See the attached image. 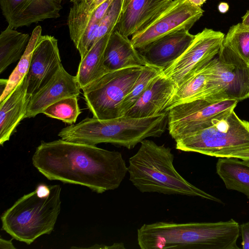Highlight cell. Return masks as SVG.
Segmentation results:
<instances>
[{
    "label": "cell",
    "instance_id": "cell-28",
    "mask_svg": "<svg viewBox=\"0 0 249 249\" xmlns=\"http://www.w3.org/2000/svg\"><path fill=\"white\" fill-rule=\"evenodd\" d=\"M81 113L77 97H70L58 101L48 106L42 112L49 117L70 124L76 122Z\"/></svg>",
    "mask_w": 249,
    "mask_h": 249
},
{
    "label": "cell",
    "instance_id": "cell-34",
    "mask_svg": "<svg viewBox=\"0 0 249 249\" xmlns=\"http://www.w3.org/2000/svg\"><path fill=\"white\" fill-rule=\"evenodd\" d=\"M242 23L247 27H249V9L246 13L242 17Z\"/></svg>",
    "mask_w": 249,
    "mask_h": 249
},
{
    "label": "cell",
    "instance_id": "cell-38",
    "mask_svg": "<svg viewBox=\"0 0 249 249\" xmlns=\"http://www.w3.org/2000/svg\"><path fill=\"white\" fill-rule=\"evenodd\" d=\"M241 160L249 162V154L246 155Z\"/></svg>",
    "mask_w": 249,
    "mask_h": 249
},
{
    "label": "cell",
    "instance_id": "cell-12",
    "mask_svg": "<svg viewBox=\"0 0 249 249\" xmlns=\"http://www.w3.org/2000/svg\"><path fill=\"white\" fill-rule=\"evenodd\" d=\"M62 65L57 39L53 36L41 35L34 51L26 75L28 93L32 96L40 90Z\"/></svg>",
    "mask_w": 249,
    "mask_h": 249
},
{
    "label": "cell",
    "instance_id": "cell-23",
    "mask_svg": "<svg viewBox=\"0 0 249 249\" xmlns=\"http://www.w3.org/2000/svg\"><path fill=\"white\" fill-rule=\"evenodd\" d=\"M28 34L19 32L8 25L0 35V73L19 60L28 44Z\"/></svg>",
    "mask_w": 249,
    "mask_h": 249
},
{
    "label": "cell",
    "instance_id": "cell-29",
    "mask_svg": "<svg viewBox=\"0 0 249 249\" xmlns=\"http://www.w3.org/2000/svg\"><path fill=\"white\" fill-rule=\"evenodd\" d=\"M122 13V0H113L100 22L96 36V42L115 30Z\"/></svg>",
    "mask_w": 249,
    "mask_h": 249
},
{
    "label": "cell",
    "instance_id": "cell-21",
    "mask_svg": "<svg viewBox=\"0 0 249 249\" xmlns=\"http://www.w3.org/2000/svg\"><path fill=\"white\" fill-rule=\"evenodd\" d=\"M111 34L99 39L81 59L75 75L81 89L108 72L104 65V54Z\"/></svg>",
    "mask_w": 249,
    "mask_h": 249
},
{
    "label": "cell",
    "instance_id": "cell-1",
    "mask_svg": "<svg viewBox=\"0 0 249 249\" xmlns=\"http://www.w3.org/2000/svg\"><path fill=\"white\" fill-rule=\"evenodd\" d=\"M32 161L48 180L82 185L98 194L118 188L128 172L120 152L61 139L41 141Z\"/></svg>",
    "mask_w": 249,
    "mask_h": 249
},
{
    "label": "cell",
    "instance_id": "cell-18",
    "mask_svg": "<svg viewBox=\"0 0 249 249\" xmlns=\"http://www.w3.org/2000/svg\"><path fill=\"white\" fill-rule=\"evenodd\" d=\"M26 76L0 104V144L9 141L20 122L24 119L31 96L27 92Z\"/></svg>",
    "mask_w": 249,
    "mask_h": 249
},
{
    "label": "cell",
    "instance_id": "cell-25",
    "mask_svg": "<svg viewBox=\"0 0 249 249\" xmlns=\"http://www.w3.org/2000/svg\"><path fill=\"white\" fill-rule=\"evenodd\" d=\"M156 67L146 64L129 92L125 96L119 107L120 117L125 113L138 101L150 83L162 72Z\"/></svg>",
    "mask_w": 249,
    "mask_h": 249
},
{
    "label": "cell",
    "instance_id": "cell-6",
    "mask_svg": "<svg viewBox=\"0 0 249 249\" xmlns=\"http://www.w3.org/2000/svg\"><path fill=\"white\" fill-rule=\"evenodd\" d=\"M178 150L218 158L242 159L249 154V122L232 110L212 119L203 128L175 140Z\"/></svg>",
    "mask_w": 249,
    "mask_h": 249
},
{
    "label": "cell",
    "instance_id": "cell-30",
    "mask_svg": "<svg viewBox=\"0 0 249 249\" xmlns=\"http://www.w3.org/2000/svg\"><path fill=\"white\" fill-rule=\"evenodd\" d=\"M239 231L242 239V248L249 249V222L240 225Z\"/></svg>",
    "mask_w": 249,
    "mask_h": 249
},
{
    "label": "cell",
    "instance_id": "cell-2",
    "mask_svg": "<svg viewBox=\"0 0 249 249\" xmlns=\"http://www.w3.org/2000/svg\"><path fill=\"white\" fill-rule=\"evenodd\" d=\"M239 225L233 219L217 222H156L137 230L141 249H237Z\"/></svg>",
    "mask_w": 249,
    "mask_h": 249
},
{
    "label": "cell",
    "instance_id": "cell-5",
    "mask_svg": "<svg viewBox=\"0 0 249 249\" xmlns=\"http://www.w3.org/2000/svg\"><path fill=\"white\" fill-rule=\"evenodd\" d=\"M60 185L39 184L1 215V229L18 241L30 245L54 229L60 213Z\"/></svg>",
    "mask_w": 249,
    "mask_h": 249
},
{
    "label": "cell",
    "instance_id": "cell-7",
    "mask_svg": "<svg viewBox=\"0 0 249 249\" xmlns=\"http://www.w3.org/2000/svg\"><path fill=\"white\" fill-rule=\"evenodd\" d=\"M143 67L108 72L82 89L93 117L106 120L120 117L119 107L141 74Z\"/></svg>",
    "mask_w": 249,
    "mask_h": 249
},
{
    "label": "cell",
    "instance_id": "cell-19",
    "mask_svg": "<svg viewBox=\"0 0 249 249\" xmlns=\"http://www.w3.org/2000/svg\"><path fill=\"white\" fill-rule=\"evenodd\" d=\"M146 65L130 39L116 30L111 34L104 54V65L108 72Z\"/></svg>",
    "mask_w": 249,
    "mask_h": 249
},
{
    "label": "cell",
    "instance_id": "cell-17",
    "mask_svg": "<svg viewBox=\"0 0 249 249\" xmlns=\"http://www.w3.org/2000/svg\"><path fill=\"white\" fill-rule=\"evenodd\" d=\"M173 0H132L122 14L115 30L129 37L143 29Z\"/></svg>",
    "mask_w": 249,
    "mask_h": 249
},
{
    "label": "cell",
    "instance_id": "cell-31",
    "mask_svg": "<svg viewBox=\"0 0 249 249\" xmlns=\"http://www.w3.org/2000/svg\"><path fill=\"white\" fill-rule=\"evenodd\" d=\"M0 248L4 249H15L12 242V240H7L0 237Z\"/></svg>",
    "mask_w": 249,
    "mask_h": 249
},
{
    "label": "cell",
    "instance_id": "cell-22",
    "mask_svg": "<svg viewBox=\"0 0 249 249\" xmlns=\"http://www.w3.org/2000/svg\"><path fill=\"white\" fill-rule=\"evenodd\" d=\"M235 158H220L216 173L226 188L242 193L249 198V162Z\"/></svg>",
    "mask_w": 249,
    "mask_h": 249
},
{
    "label": "cell",
    "instance_id": "cell-15",
    "mask_svg": "<svg viewBox=\"0 0 249 249\" xmlns=\"http://www.w3.org/2000/svg\"><path fill=\"white\" fill-rule=\"evenodd\" d=\"M80 89L75 76L69 74L62 65L48 83L31 96L24 119L42 113L48 106L61 99L78 97Z\"/></svg>",
    "mask_w": 249,
    "mask_h": 249
},
{
    "label": "cell",
    "instance_id": "cell-11",
    "mask_svg": "<svg viewBox=\"0 0 249 249\" xmlns=\"http://www.w3.org/2000/svg\"><path fill=\"white\" fill-rule=\"evenodd\" d=\"M225 35L205 28L195 35L185 51L162 71L171 79L176 88L195 71L215 57L222 45Z\"/></svg>",
    "mask_w": 249,
    "mask_h": 249
},
{
    "label": "cell",
    "instance_id": "cell-39",
    "mask_svg": "<svg viewBox=\"0 0 249 249\" xmlns=\"http://www.w3.org/2000/svg\"><path fill=\"white\" fill-rule=\"evenodd\" d=\"M70 0L71 2L73 3V2H74V1H76L77 0Z\"/></svg>",
    "mask_w": 249,
    "mask_h": 249
},
{
    "label": "cell",
    "instance_id": "cell-37",
    "mask_svg": "<svg viewBox=\"0 0 249 249\" xmlns=\"http://www.w3.org/2000/svg\"><path fill=\"white\" fill-rule=\"evenodd\" d=\"M132 0H122V14L124 13Z\"/></svg>",
    "mask_w": 249,
    "mask_h": 249
},
{
    "label": "cell",
    "instance_id": "cell-9",
    "mask_svg": "<svg viewBox=\"0 0 249 249\" xmlns=\"http://www.w3.org/2000/svg\"><path fill=\"white\" fill-rule=\"evenodd\" d=\"M205 98L238 102L249 98V66L223 44L215 57L213 88Z\"/></svg>",
    "mask_w": 249,
    "mask_h": 249
},
{
    "label": "cell",
    "instance_id": "cell-24",
    "mask_svg": "<svg viewBox=\"0 0 249 249\" xmlns=\"http://www.w3.org/2000/svg\"><path fill=\"white\" fill-rule=\"evenodd\" d=\"M41 33L42 28L40 25L33 30L26 50L10 74L5 89L0 95V104L6 99L27 74L34 51Z\"/></svg>",
    "mask_w": 249,
    "mask_h": 249
},
{
    "label": "cell",
    "instance_id": "cell-32",
    "mask_svg": "<svg viewBox=\"0 0 249 249\" xmlns=\"http://www.w3.org/2000/svg\"><path fill=\"white\" fill-rule=\"evenodd\" d=\"M90 248H100V249H124L125 247L124 246V244L123 243H114L112 245L110 246H106L105 245H97V247H92Z\"/></svg>",
    "mask_w": 249,
    "mask_h": 249
},
{
    "label": "cell",
    "instance_id": "cell-20",
    "mask_svg": "<svg viewBox=\"0 0 249 249\" xmlns=\"http://www.w3.org/2000/svg\"><path fill=\"white\" fill-rule=\"evenodd\" d=\"M214 65V57L176 88L164 112L179 104L206 97L213 86Z\"/></svg>",
    "mask_w": 249,
    "mask_h": 249
},
{
    "label": "cell",
    "instance_id": "cell-35",
    "mask_svg": "<svg viewBox=\"0 0 249 249\" xmlns=\"http://www.w3.org/2000/svg\"><path fill=\"white\" fill-rule=\"evenodd\" d=\"M193 5L200 7L207 0H188Z\"/></svg>",
    "mask_w": 249,
    "mask_h": 249
},
{
    "label": "cell",
    "instance_id": "cell-33",
    "mask_svg": "<svg viewBox=\"0 0 249 249\" xmlns=\"http://www.w3.org/2000/svg\"><path fill=\"white\" fill-rule=\"evenodd\" d=\"M218 9L221 13H226L229 9V4L225 2H220L218 6Z\"/></svg>",
    "mask_w": 249,
    "mask_h": 249
},
{
    "label": "cell",
    "instance_id": "cell-16",
    "mask_svg": "<svg viewBox=\"0 0 249 249\" xmlns=\"http://www.w3.org/2000/svg\"><path fill=\"white\" fill-rule=\"evenodd\" d=\"M176 89L173 81L162 72L153 79L138 101L123 116L142 118L164 112Z\"/></svg>",
    "mask_w": 249,
    "mask_h": 249
},
{
    "label": "cell",
    "instance_id": "cell-26",
    "mask_svg": "<svg viewBox=\"0 0 249 249\" xmlns=\"http://www.w3.org/2000/svg\"><path fill=\"white\" fill-rule=\"evenodd\" d=\"M223 44L229 47L249 66V27L242 23L231 26Z\"/></svg>",
    "mask_w": 249,
    "mask_h": 249
},
{
    "label": "cell",
    "instance_id": "cell-36",
    "mask_svg": "<svg viewBox=\"0 0 249 249\" xmlns=\"http://www.w3.org/2000/svg\"><path fill=\"white\" fill-rule=\"evenodd\" d=\"M8 82V79H1L0 80V95L5 89Z\"/></svg>",
    "mask_w": 249,
    "mask_h": 249
},
{
    "label": "cell",
    "instance_id": "cell-3",
    "mask_svg": "<svg viewBox=\"0 0 249 249\" xmlns=\"http://www.w3.org/2000/svg\"><path fill=\"white\" fill-rule=\"evenodd\" d=\"M140 143L139 150L129 159L127 166L129 179L139 191L198 196L222 203L187 181L178 172L170 147L147 139Z\"/></svg>",
    "mask_w": 249,
    "mask_h": 249
},
{
    "label": "cell",
    "instance_id": "cell-4",
    "mask_svg": "<svg viewBox=\"0 0 249 249\" xmlns=\"http://www.w3.org/2000/svg\"><path fill=\"white\" fill-rule=\"evenodd\" d=\"M167 112L142 118L122 116L101 120L86 118L62 128L58 136L64 140L96 145L109 143L132 149L149 137H160L167 124Z\"/></svg>",
    "mask_w": 249,
    "mask_h": 249
},
{
    "label": "cell",
    "instance_id": "cell-14",
    "mask_svg": "<svg viewBox=\"0 0 249 249\" xmlns=\"http://www.w3.org/2000/svg\"><path fill=\"white\" fill-rule=\"evenodd\" d=\"M195 36L189 30H178L163 36L137 50L146 64L163 71L182 55Z\"/></svg>",
    "mask_w": 249,
    "mask_h": 249
},
{
    "label": "cell",
    "instance_id": "cell-13",
    "mask_svg": "<svg viewBox=\"0 0 249 249\" xmlns=\"http://www.w3.org/2000/svg\"><path fill=\"white\" fill-rule=\"evenodd\" d=\"M63 0H0L8 25L16 29L60 17Z\"/></svg>",
    "mask_w": 249,
    "mask_h": 249
},
{
    "label": "cell",
    "instance_id": "cell-27",
    "mask_svg": "<svg viewBox=\"0 0 249 249\" xmlns=\"http://www.w3.org/2000/svg\"><path fill=\"white\" fill-rule=\"evenodd\" d=\"M113 0H106L98 7L93 14L89 25L75 46L79 53L81 59L84 58L89 50L96 43V36L100 22Z\"/></svg>",
    "mask_w": 249,
    "mask_h": 249
},
{
    "label": "cell",
    "instance_id": "cell-10",
    "mask_svg": "<svg viewBox=\"0 0 249 249\" xmlns=\"http://www.w3.org/2000/svg\"><path fill=\"white\" fill-rule=\"evenodd\" d=\"M204 10L188 0H173L143 29L131 36L133 46L141 48L172 32L189 30L203 16Z\"/></svg>",
    "mask_w": 249,
    "mask_h": 249
},
{
    "label": "cell",
    "instance_id": "cell-8",
    "mask_svg": "<svg viewBox=\"0 0 249 249\" xmlns=\"http://www.w3.org/2000/svg\"><path fill=\"white\" fill-rule=\"evenodd\" d=\"M238 102L201 98L177 105L166 112L169 133L176 140L203 128L213 118L234 110Z\"/></svg>",
    "mask_w": 249,
    "mask_h": 249
}]
</instances>
